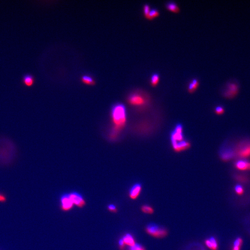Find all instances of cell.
<instances>
[{
    "label": "cell",
    "instance_id": "obj_23",
    "mask_svg": "<svg viewBox=\"0 0 250 250\" xmlns=\"http://www.w3.org/2000/svg\"><path fill=\"white\" fill-rule=\"evenodd\" d=\"M141 210L144 213H146V214H152L153 213V209L148 205H144L142 207Z\"/></svg>",
    "mask_w": 250,
    "mask_h": 250
},
{
    "label": "cell",
    "instance_id": "obj_9",
    "mask_svg": "<svg viewBox=\"0 0 250 250\" xmlns=\"http://www.w3.org/2000/svg\"><path fill=\"white\" fill-rule=\"evenodd\" d=\"M62 209L64 211L70 210L73 206V203L70 199L69 194L63 195L61 199Z\"/></svg>",
    "mask_w": 250,
    "mask_h": 250
},
{
    "label": "cell",
    "instance_id": "obj_7",
    "mask_svg": "<svg viewBox=\"0 0 250 250\" xmlns=\"http://www.w3.org/2000/svg\"><path fill=\"white\" fill-rule=\"evenodd\" d=\"M129 103L134 106H140L145 103V100L144 97L140 94H133L131 95L128 98Z\"/></svg>",
    "mask_w": 250,
    "mask_h": 250
},
{
    "label": "cell",
    "instance_id": "obj_24",
    "mask_svg": "<svg viewBox=\"0 0 250 250\" xmlns=\"http://www.w3.org/2000/svg\"><path fill=\"white\" fill-rule=\"evenodd\" d=\"M236 180L240 182H246L248 181V177L244 175H237L235 177Z\"/></svg>",
    "mask_w": 250,
    "mask_h": 250
},
{
    "label": "cell",
    "instance_id": "obj_25",
    "mask_svg": "<svg viewBox=\"0 0 250 250\" xmlns=\"http://www.w3.org/2000/svg\"><path fill=\"white\" fill-rule=\"evenodd\" d=\"M128 250H145V249L141 245L135 244L133 246L129 247Z\"/></svg>",
    "mask_w": 250,
    "mask_h": 250
},
{
    "label": "cell",
    "instance_id": "obj_21",
    "mask_svg": "<svg viewBox=\"0 0 250 250\" xmlns=\"http://www.w3.org/2000/svg\"><path fill=\"white\" fill-rule=\"evenodd\" d=\"M242 242L241 239L240 238L236 239L234 243V247H233V250H239L240 247Z\"/></svg>",
    "mask_w": 250,
    "mask_h": 250
},
{
    "label": "cell",
    "instance_id": "obj_5",
    "mask_svg": "<svg viewBox=\"0 0 250 250\" xmlns=\"http://www.w3.org/2000/svg\"><path fill=\"white\" fill-rule=\"evenodd\" d=\"M184 140L182 135V127L181 125L178 124L176 126L175 130L171 135V141L172 146L177 142Z\"/></svg>",
    "mask_w": 250,
    "mask_h": 250
},
{
    "label": "cell",
    "instance_id": "obj_19",
    "mask_svg": "<svg viewBox=\"0 0 250 250\" xmlns=\"http://www.w3.org/2000/svg\"><path fill=\"white\" fill-rule=\"evenodd\" d=\"M234 152L231 151H226V152H224V153L222 154V158L223 160L227 161L231 160V159L234 157Z\"/></svg>",
    "mask_w": 250,
    "mask_h": 250
},
{
    "label": "cell",
    "instance_id": "obj_4",
    "mask_svg": "<svg viewBox=\"0 0 250 250\" xmlns=\"http://www.w3.org/2000/svg\"><path fill=\"white\" fill-rule=\"evenodd\" d=\"M146 231L148 234L156 238L165 237L167 234V231L165 228L154 224L149 225L146 227Z\"/></svg>",
    "mask_w": 250,
    "mask_h": 250
},
{
    "label": "cell",
    "instance_id": "obj_30",
    "mask_svg": "<svg viewBox=\"0 0 250 250\" xmlns=\"http://www.w3.org/2000/svg\"><path fill=\"white\" fill-rule=\"evenodd\" d=\"M108 209L109 211H111V212H117V209H116V207L114 205H113V204L108 206Z\"/></svg>",
    "mask_w": 250,
    "mask_h": 250
},
{
    "label": "cell",
    "instance_id": "obj_17",
    "mask_svg": "<svg viewBox=\"0 0 250 250\" xmlns=\"http://www.w3.org/2000/svg\"><path fill=\"white\" fill-rule=\"evenodd\" d=\"M199 82L197 79H194L192 81L190 82L188 87V90L189 93H192L196 90V89L197 88L198 86H199Z\"/></svg>",
    "mask_w": 250,
    "mask_h": 250
},
{
    "label": "cell",
    "instance_id": "obj_14",
    "mask_svg": "<svg viewBox=\"0 0 250 250\" xmlns=\"http://www.w3.org/2000/svg\"><path fill=\"white\" fill-rule=\"evenodd\" d=\"M205 244L206 246L213 250H216L218 249V244L216 239L214 237H211L209 239L206 240Z\"/></svg>",
    "mask_w": 250,
    "mask_h": 250
},
{
    "label": "cell",
    "instance_id": "obj_8",
    "mask_svg": "<svg viewBox=\"0 0 250 250\" xmlns=\"http://www.w3.org/2000/svg\"><path fill=\"white\" fill-rule=\"evenodd\" d=\"M69 196L73 204L75 205L80 208H82L85 205V201L83 197L79 194L75 192L71 193L69 194Z\"/></svg>",
    "mask_w": 250,
    "mask_h": 250
},
{
    "label": "cell",
    "instance_id": "obj_6",
    "mask_svg": "<svg viewBox=\"0 0 250 250\" xmlns=\"http://www.w3.org/2000/svg\"><path fill=\"white\" fill-rule=\"evenodd\" d=\"M237 156L239 158H248L250 157V142L243 143L239 145L236 152Z\"/></svg>",
    "mask_w": 250,
    "mask_h": 250
},
{
    "label": "cell",
    "instance_id": "obj_32",
    "mask_svg": "<svg viewBox=\"0 0 250 250\" xmlns=\"http://www.w3.org/2000/svg\"><path fill=\"white\" fill-rule=\"evenodd\" d=\"M119 245L120 247V249H123L124 248V246L125 243L124 242L123 240V239H121L119 241Z\"/></svg>",
    "mask_w": 250,
    "mask_h": 250
},
{
    "label": "cell",
    "instance_id": "obj_18",
    "mask_svg": "<svg viewBox=\"0 0 250 250\" xmlns=\"http://www.w3.org/2000/svg\"><path fill=\"white\" fill-rule=\"evenodd\" d=\"M166 7L169 10L172 12H177L179 11V8L177 4L174 2H170L167 3L166 4Z\"/></svg>",
    "mask_w": 250,
    "mask_h": 250
},
{
    "label": "cell",
    "instance_id": "obj_28",
    "mask_svg": "<svg viewBox=\"0 0 250 250\" xmlns=\"http://www.w3.org/2000/svg\"><path fill=\"white\" fill-rule=\"evenodd\" d=\"M150 6L148 4H145L144 6V12L145 16L147 18L150 12Z\"/></svg>",
    "mask_w": 250,
    "mask_h": 250
},
{
    "label": "cell",
    "instance_id": "obj_29",
    "mask_svg": "<svg viewBox=\"0 0 250 250\" xmlns=\"http://www.w3.org/2000/svg\"><path fill=\"white\" fill-rule=\"evenodd\" d=\"M7 197L5 194L2 193H0V202L4 203L7 201Z\"/></svg>",
    "mask_w": 250,
    "mask_h": 250
},
{
    "label": "cell",
    "instance_id": "obj_26",
    "mask_svg": "<svg viewBox=\"0 0 250 250\" xmlns=\"http://www.w3.org/2000/svg\"><path fill=\"white\" fill-rule=\"evenodd\" d=\"M225 110L224 108L222 106H217L215 109V112L217 115H222L224 113Z\"/></svg>",
    "mask_w": 250,
    "mask_h": 250
},
{
    "label": "cell",
    "instance_id": "obj_3",
    "mask_svg": "<svg viewBox=\"0 0 250 250\" xmlns=\"http://www.w3.org/2000/svg\"><path fill=\"white\" fill-rule=\"evenodd\" d=\"M239 90V85L236 81L228 82L225 86L223 96L226 98H233L237 95Z\"/></svg>",
    "mask_w": 250,
    "mask_h": 250
},
{
    "label": "cell",
    "instance_id": "obj_16",
    "mask_svg": "<svg viewBox=\"0 0 250 250\" xmlns=\"http://www.w3.org/2000/svg\"><path fill=\"white\" fill-rule=\"evenodd\" d=\"M82 82L84 84L89 85H94L95 82L94 79L90 75H84L81 78Z\"/></svg>",
    "mask_w": 250,
    "mask_h": 250
},
{
    "label": "cell",
    "instance_id": "obj_31",
    "mask_svg": "<svg viewBox=\"0 0 250 250\" xmlns=\"http://www.w3.org/2000/svg\"><path fill=\"white\" fill-rule=\"evenodd\" d=\"M189 250H205L203 249V247H202L201 246L199 245H197L196 246H194L193 247V248H191Z\"/></svg>",
    "mask_w": 250,
    "mask_h": 250
},
{
    "label": "cell",
    "instance_id": "obj_12",
    "mask_svg": "<svg viewBox=\"0 0 250 250\" xmlns=\"http://www.w3.org/2000/svg\"><path fill=\"white\" fill-rule=\"evenodd\" d=\"M235 167L239 170H250V162L243 160H238L235 164Z\"/></svg>",
    "mask_w": 250,
    "mask_h": 250
},
{
    "label": "cell",
    "instance_id": "obj_11",
    "mask_svg": "<svg viewBox=\"0 0 250 250\" xmlns=\"http://www.w3.org/2000/svg\"><path fill=\"white\" fill-rule=\"evenodd\" d=\"M141 191V186L140 184H137L132 187L129 192V196L131 199H135L138 197Z\"/></svg>",
    "mask_w": 250,
    "mask_h": 250
},
{
    "label": "cell",
    "instance_id": "obj_20",
    "mask_svg": "<svg viewBox=\"0 0 250 250\" xmlns=\"http://www.w3.org/2000/svg\"><path fill=\"white\" fill-rule=\"evenodd\" d=\"M160 80V76L157 74H154L152 75V77L151 78V85L152 86H156L157 84L158 83Z\"/></svg>",
    "mask_w": 250,
    "mask_h": 250
},
{
    "label": "cell",
    "instance_id": "obj_27",
    "mask_svg": "<svg viewBox=\"0 0 250 250\" xmlns=\"http://www.w3.org/2000/svg\"><path fill=\"white\" fill-rule=\"evenodd\" d=\"M235 190L236 193L239 194H241L243 193L244 189L243 187L240 185H237L235 187Z\"/></svg>",
    "mask_w": 250,
    "mask_h": 250
},
{
    "label": "cell",
    "instance_id": "obj_13",
    "mask_svg": "<svg viewBox=\"0 0 250 250\" xmlns=\"http://www.w3.org/2000/svg\"><path fill=\"white\" fill-rule=\"evenodd\" d=\"M34 82H35V79L34 77L32 75H25L22 78V83L24 85L28 87L33 86L34 84Z\"/></svg>",
    "mask_w": 250,
    "mask_h": 250
},
{
    "label": "cell",
    "instance_id": "obj_1",
    "mask_svg": "<svg viewBox=\"0 0 250 250\" xmlns=\"http://www.w3.org/2000/svg\"><path fill=\"white\" fill-rule=\"evenodd\" d=\"M17 148L10 139L0 137V165L9 166L14 162L17 156Z\"/></svg>",
    "mask_w": 250,
    "mask_h": 250
},
{
    "label": "cell",
    "instance_id": "obj_15",
    "mask_svg": "<svg viewBox=\"0 0 250 250\" xmlns=\"http://www.w3.org/2000/svg\"><path fill=\"white\" fill-rule=\"evenodd\" d=\"M123 239L125 244H126V245L130 246H133L135 244L134 238L130 234H127L125 235L124 236Z\"/></svg>",
    "mask_w": 250,
    "mask_h": 250
},
{
    "label": "cell",
    "instance_id": "obj_10",
    "mask_svg": "<svg viewBox=\"0 0 250 250\" xmlns=\"http://www.w3.org/2000/svg\"><path fill=\"white\" fill-rule=\"evenodd\" d=\"M190 145V143L188 141L184 140L180 142L176 143L175 145L173 146V148L176 152H180L189 148Z\"/></svg>",
    "mask_w": 250,
    "mask_h": 250
},
{
    "label": "cell",
    "instance_id": "obj_2",
    "mask_svg": "<svg viewBox=\"0 0 250 250\" xmlns=\"http://www.w3.org/2000/svg\"><path fill=\"white\" fill-rule=\"evenodd\" d=\"M112 116L115 123V133L124 127L126 122V108L123 104H115L112 109Z\"/></svg>",
    "mask_w": 250,
    "mask_h": 250
},
{
    "label": "cell",
    "instance_id": "obj_22",
    "mask_svg": "<svg viewBox=\"0 0 250 250\" xmlns=\"http://www.w3.org/2000/svg\"><path fill=\"white\" fill-rule=\"evenodd\" d=\"M160 14V13L158 10L156 9H152V10H150L147 19H152L156 17L157 16Z\"/></svg>",
    "mask_w": 250,
    "mask_h": 250
}]
</instances>
